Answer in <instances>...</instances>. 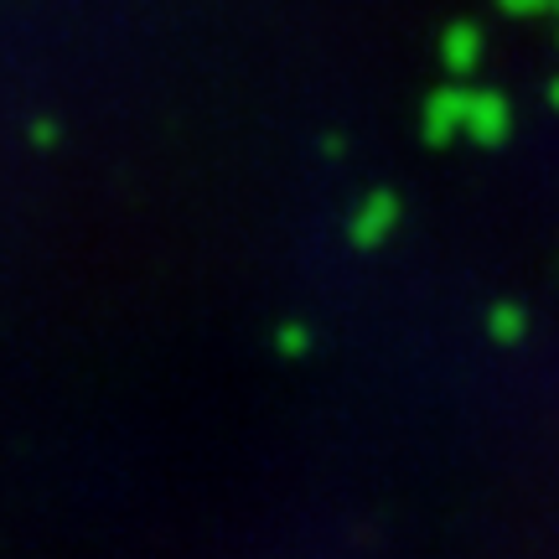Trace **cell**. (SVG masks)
Masks as SVG:
<instances>
[{
    "label": "cell",
    "mask_w": 559,
    "mask_h": 559,
    "mask_svg": "<svg viewBox=\"0 0 559 559\" xmlns=\"http://www.w3.org/2000/svg\"><path fill=\"white\" fill-rule=\"evenodd\" d=\"M513 130V104L492 94V88H466V145H502Z\"/></svg>",
    "instance_id": "6da1fadb"
},
{
    "label": "cell",
    "mask_w": 559,
    "mask_h": 559,
    "mask_svg": "<svg viewBox=\"0 0 559 559\" xmlns=\"http://www.w3.org/2000/svg\"><path fill=\"white\" fill-rule=\"evenodd\" d=\"M466 130V88H436L419 109V135L425 145H456Z\"/></svg>",
    "instance_id": "7a4b0ae2"
},
{
    "label": "cell",
    "mask_w": 559,
    "mask_h": 559,
    "mask_svg": "<svg viewBox=\"0 0 559 559\" xmlns=\"http://www.w3.org/2000/svg\"><path fill=\"white\" fill-rule=\"evenodd\" d=\"M481 52H487V47H481V32L472 21H456V26L440 37V62H445L451 79H472L481 68Z\"/></svg>",
    "instance_id": "3957f363"
},
{
    "label": "cell",
    "mask_w": 559,
    "mask_h": 559,
    "mask_svg": "<svg viewBox=\"0 0 559 559\" xmlns=\"http://www.w3.org/2000/svg\"><path fill=\"white\" fill-rule=\"evenodd\" d=\"M394 218H400V202L389 198V192H373V198L358 207V218H353V234H358V243H379L389 228H394Z\"/></svg>",
    "instance_id": "277c9868"
},
{
    "label": "cell",
    "mask_w": 559,
    "mask_h": 559,
    "mask_svg": "<svg viewBox=\"0 0 559 559\" xmlns=\"http://www.w3.org/2000/svg\"><path fill=\"white\" fill-rule=\"evenodd\" d=\"M498 11L508 21H539V16H555V0H498Z\"/></svg>",
    "instance_id": "5b68a950"
},
{
    "label": "cell",
    "mask_w": 559,
    "mask_h": 559,
    "mask_svg": "<svg viewBox=\"0 0 559 559\" xmlns=\"http://www.w3.org/2000/svg\"><path fill=\"white\" fill-rule=\"evenodd\" d=\"M549 104H555V109H559V79L549 83Z\"/></svg>",
    "instance_id": "8992f818"
},
{
    "label": "cell",
    "mask_w": 559,
    "mask_h": 559,
    "mask_svg": "<svg viewBox=\"0 0 559 559\" xmlns=\"http://www.w3.org/2000/svg\"><path fill=\"white\" fill-rule=\"evenodd\" d=\"M549 21H555V37H559V0H555V16H549Z\"/></svg>",
    "instance_id": "52a82bcc"
}]
</instances>
